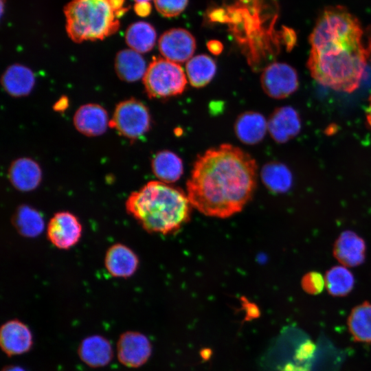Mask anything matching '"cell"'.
I'll use <instances>...</instances> for the list:
<instances>
[{"instance_id":"15","label":"cell","mask_w":371,"mask_h":371,"mask_svg":"<svg viewBox=\"0 0 371 371\" xmlns=\"http://www.w3.org/2000/svg\"><path fill=\"white\" fill-rule=\"evenodd\" d=\"M271 137L278 143H284L295 137L301 130L298 113L291 106L277 108L267 122Z\"/></svg>"},{"instance_id":"6","label":"cell","mask_w":371,"mask_h":371,"mask_svg":"<svg viewBox=\"0 0 371 371\" xmlns=\"http://www.w3.org/2000/svg\"><path fill=\"white\" fill-rule=\"evenodd\" d=\"M150 125L151 117L147 106L135 98L117 104L109 123V126L121 135L133 140L144 135Z\"/></svg>"},{"instance_id":"9","label":"cell","mask_w":371,"mask_h":371,"mask_svg":"<svg viewBox=\"0 0 371 371\" xmlns=\"http://www.w3.org/2000/svg\"><path fill=\"white\" fill-rule=\"evenodd\" d=\"M158 46L164 58L182 63L192 58L196 49V40L189 31L172 28L161 35Z\"/></svg>"},{"instance_id":"8","label":"cell","mask_w":371,"mask_h":371,"mask_svg":"<svg viewBox=\"0 0 371 371\" xmlns=\"http://www.w3.org/2000/svg\"><path fill=\"white\" fill-rule=\"evenodd\" d=\"M82 226L78 218L69 211L56 212L49 219L46 234L49 241L59 249H69L80 240Z\"/></svg>"},{"instance_id":"22","label":"cell","mask_w":371,"mask_h":371,"mask_svg":"<svg viewBox=\"0 0 371 371\" xmlns=\"http://www.w3.org/2000/svg\"><path fill=\"white\" fill-rule=\"evenodd\" d=\"M347 325L354 341L371 343V303L366 301L354 307L348 315Z\"/></svg>"},{"instance_id":"24","label":"cell","mask_w":371,"mask_h":371,"mask_svg":"<svg viewBox=\"0 0 371 371\" xmlns=\"http://www.w3.org/2000/svg\"><path fill=\"white\" fill-rule=\"evenodd\" d=\"M44 223L41 213L27 205L19 207L12 218V223L17 232L27 238H35L42 234Z\"/></svg>"},{"instance_id":"37","label":"cell","mask_w":371,"mask_h":371,"mask_svg":"<svg viewBox=\"0 0 371 371\" xmlns=\"http://www.w3.org/2000/svg\"><path fill=\"white\" fill-rule=\"evenodd\" d=\"M366 117L370 127L371 128V95L369 98V104L366 111Z\"/></svg>"},{"instance_id":"39","label":"cell","mask_w":371,"mask_h":371,"mask_svg":"<svg viewBox=\"0 0 371 371\" xmlns=\"http://www.w3.org/2000/svg\"><path fill=\"white\" fill-rule=\"evenodd\" d=\"M368 39H369V47L367 49L368 51V58L370 57L371 58V29L369 30V35L368 34Z\"/></svg>"},{"instance_id":"25","label":"cell","mask_w":371,"mask_h":371,"mask_svg":"<svg viewBox=\"0 0 371 371\" xmlns=\"http://www.w3.org/2000/svg\"><path fill=\"white\" fill-rule=\"evenodd\" d=\"M156 38L155 28L144 21L131 25L125 34L126 43L130 49L140 54L150 52L155 44Z\"/></svg>"},{"instance_id":"23","label":"cell","mask_w":371,"mask_h":371,"mask_svg":"<svg viewBox=\"0 0 371 371\" xmlns=\"http://www.w3.org/2000/svg\"><path fill=\"white\" fill-rule=\"evenodd\" d=\"M186 71L190 85L201 88L206 86L214 78L216 64L208 55L199 54L187 61Z\"/></svg>"},{"instance_id":"38","label":"cell","mask_w":371,"mask_h":371,"mask_svg":"<svg viewBox=\"0 0 371 371\" xmlns=\"http://www.w3.org/2000/svg\"><path fill=\"white\" fill-rule=\"evenodd\" d=\"M2 371H25V370L18 366H9L5 367Z\"/></svg>"},{"instance_id":"1","label":"cell","mask_w":371,"mask_h":371,"mask_svg":"<svg viewBox=\"0 0 371 371\" xmlns=\"http://www.w3.org/2000/svg\"><path fill=\"white\" fill-rule=\"evenodd\" d=\"M257 169L255 159L238 147L223 144L210 148L193 164L186 183L188 198L207 216L231 217L251 199Z\"/></svg>"},{"instance_id":"13","label":"cell","mask_w":371,"mask_h":371,"mask_svg":"<svg viewBox=\"0 0 371 371\" xmlns=\"http://www.w3.org/2000/svg\"><path fill=\"white\" fill-rule=\"evenodd\" d=\"M73 122L80 133L94 137L102 135L109 126L110 120L105 109L98 104L89 103L76 111Z\"/></svg>"},{"instance_id":"28","label":"cell","mask_w":371,"mask_h":371,"mask_svg":"<svg viewBox=\"0 0 371 371\" xmlns=\"http://www.w3.org/2000/svg\"><path fill=\"white\" fill-rule=\"evenodd\" d=\"M157 11L167 18L179 15L186 8L188 0H154Z\"/></svg>"},{"instance_id":"14","label":"cell","mask_w":371,"mask_h":371,"mask_svg":"<svg viewBox=\"0 0 371 371\" xmlns=\"http://www.w3.org/2000/svg\"><path fill=\"white\" fill-rule=\"evenodd\" d=\"M11 185L17 190L28 192L36 190L42 180L40 165L30 157H19L12 162L8 173Z\"/></svg>"},{"instance_id":"20","label":"cell","mask_w":371,"mask_h":371,"mask_svg":"<svg viewBox=\"0 0 371 371\" xmlns=\"http://www.w3.org/2000/svg\"><path fill=\"white\" fill-rule=\"evenodd\" d=\"M146 69V61L141 54L131 49H123L115 56V70L122 80L131 82L143 78Z\"/></svg>"},{"instance_id":"11","label":"cell","mask_w":371,"mask_h":371,"mask_svg":"<svg viewBox=\"0 0 371 371\" xmlns=\"http://www.w3.org/2000/svg\"><path fill=\"white\" fill-rule=\"evenodd\" d=\"M32 335L28 326L19 319L4 323L0 330V345L8 356L27 352L32 346Z\"/></svg>"},{"instance_id":"17","label":"cell","mask_w":371,"mask_h":371,"mask_svg":"<svg viewBox=\"0 0 371 371\" xmlns=\"http://www.w3.org/2000/svg\"><path fill=\"white\" fill-rule=\"evenodd\" d=\"M268 130L267 121L260 113L246 111L240 114L234 123V131L238 139L248 145L261 142Z\"/></svg>"},{"instance_id":"4","label":"cell","mask_w":371,"mask_h":371,"mask_svg":"<svg viewBox=\"0 0 371 371\" xmlns=\"http://www.w3.org/2000/svg\"><path fill=\"white\" fill-rule=\"evenodd\" d=\"M66 29L72 41L102 40L120 23L109 0H72L65 8Z\"/></svg>"},{"instance_id":"2","label":"cell","mask_w":371,"mask_h":371,"mask_svg":"<svg viewBox=\"0 0 371 371\" xmlns=\"http://www.w3.org/2000/svg\"><path fill=\"white\" fill-rule=\"evenodd\" d=\"M362 36L359 20L346 8H325L309 36L308 67L313 78L336 91L357 89L368 58Z\"/></svg>"},{"instance_id":"33","label":"cell","mask_w":371,"mask_h":371,"mask_svg":"<svg viewBox=\"0 0 371 371\" xmlns=\"http://www.w3.org/2000/svg\"><path fill=\"white\" fill-rule=\"evenodd\" d=\"M109 1L113 10L115 11L117 17L120 16L126 11V9L122 7L124 0Z\"/></svg>"},{"instance_id":"5","label":"cell","mask_w":371,"mask_h":371,"mask_svg":"<svg viewBox=\"0 0 371 371\" xmlns=\"http://www.w3.org/2000/svg\"><path fill=\"white\" fill-rule=\"evenodd\" d=\"M146 93L150 98L165 99L181 95L187 78L181 66L164 58H154L143 77Z\"/></svg>"},{"instance_id":"21","label":"cell","mask_w":371,"mask_h":371,"mask_svg":"<svg viewBox=\"0 0 371 371\" xmlns=\"http://www.w3.org/2000/svg\"><path fill=\"white\" fill-rule=\"evenodd\" d=\"M151 168L159 181L166 183L177 181L183 173L182 159L175 153L166 150L155 155Z\"/></svg>"},{"instance_id":"35","label":"cell","mask_w":371,"mask_h":371,"mask_svg":"<svg viewBox=\"0 0 371 371\" xmlns=\"http://www.w3.org/2000/svg\"><path fill=\"white\" fill-rule=\"evenodd\" d=\"M313 349V346L312 343H306L302 346V348L300 349L298 352V356L301 358L308 357L311 355Z\"/></svg>"},{"instance_id":"30","label":"cell","mask_w":371,"mask_h":371,"mask_svg":"<svg viewBox=\"0 0 371 371\" xmlns=\"http://www.w3.org/2000/svg\"><path fill=\"white\" fill-rule=\"evenodd\" d=\"M280 36L288 49H291L295 44L296 34L291 28L283 27Z\"/></svg>"},{"instance_id":"18","label":"cell","mask_w":371,"mask_h":371,"mask_svg":"<svg viewBox=\"0 0 371 371\" xmlns=\"http://www.w3.org/2000/svg\"><path fill=\"white\" fill-rule=\"evenodd\" d=\"M78 353L85 363L93 368L106 366L113 355L109 341L100 335L85 338L78 347Z\"/></svg>"},{"instance_id":"29","label":"cell","mask_w":371,"mask_h":371,"mask_svg":"<svg viewBox=\"0 0 371 371\" xmlns=\"http://www.w3.org/2000/svg\"><path fill=\"white\" fill-rule=\"evenodd\" d=\"M301 286L302 289L308 294H319L324 288V278L319 272H308L302 277Z\"/></svg>"},{"instance_id":"19","label":"cell","mask_w":371,"mask_h":371,"mask_svg":"<svg viewBox=\"0 0 371 371\" xmlns=\"http://www.w3.org/2000/svg\"><path fill=\"white\" fill-rule=\"evenodd\" d=\"M35 82L33 71L28 67L14 64L8 67L1 77V85L12 96L21 97L29 94Z\"/></svg>"},{"instance_id":"41","label":"cell","mask_w":371,"mask_h":371,"mask_svg":"<svg viewBox=\"0 0 371 371\" xmlns=\"http://www.w3.org/2000/svg\"><path fill=\"white\" fill-rule=\"evenodd\" d=\"M137 3L139 2H148L150 0H135Z\"/></svg>"},{"instance_id":"16","label":"cell","mask_w":371,"mask_h":371,"mask_svg":"<svg viewBox=\"0 0 371 371\" xmlns=\"http://www.w3.org/2000/svg\"><path fill=\"white\" fill-rule=\"evenodd\" d=\"M366 243L355 232H343L337 238L333 247V256L345 267H357L363 262L366 258Z\"/></svg>"},{"instance_id":"3","label":"cell","mask_w":371,"mask_h":371,"mask_svg":"<svg viewBox=\"0 0 371 371\" xmlns=\"http://www.w3.org/2000/svg\"><path fill=\"white\" fill-rule=\"evenodd\" d=\"M125 208L147 232L167 235L190 221L193 207L182 190L150 181L128 196Z\"/></svg>"},{"instance_id":"40","label":"cell","mask_w":371,"mask_h":371,"mask_svg":"<svg viewBox=\"0 0 371 371\" xmlns=\"http://www.w3.org/2000/svg\"><path fill=\"white\" fill-rule=\"evenodd\" d=\"M4 0H1V14L2 15L3 13V5H4Z\"/></svg>"},{"instance_id":"34","label":"cell","mask_w":371,"mask_h":371,"mask_svg":"<svg viewBox=\"0 0 371 371\" xmlns=\"http://www.w3.org/2000/svg\"><path fill=\"white\" fill-rule=\"evenodd\" d=\"M210 17L214 21L225 22L227 21L225 11L223 9L213 10L210 14Z\"/></svg>"},{"instance_id":"7","label":"cell","mask_w":371,"mask_h":371,"mask_svg":"<svg viewBox=\"0 0 371 371\" xmlns=\"http://www.w3.org/2000/svg\"><path fill=\"white\" fill-rule=\"evenodd\" d=\"M260 83L267 95L282 99L297 90L299 80L293 67L284 63L275 62L265 67L260 76Z\"/></svg>"},{"instance_id":"10","label":"cell","mask_w":371,"mask_h":371,"mask_svg":"<svg viewBox=\"0 0 371 371\" xmlns=\"http://www.w3.org/2000/svg\"><path fill=\"white\" fill-rule=\"evenodd\" d=\"M152 352L150 341L143 334L128 331L122 334L117 344V358L121 363L130 368L144 365Z\"/></svg>"},{"instance_id":"31","label":"cell","mask_w":371,"mask_h":371,"mask_svg":"<svg viewBox=\"0 0 371 371\" xmlns=\"http://www.w3.org/2000/svg\"><path fill=\"white\" fill-rule=\"evenodd\" d=\"M135 11L140 16H146L151 12V5L149 2L136 3L134 7Z\"/></svg>"},{"instance_id":"12","label":"cell","mask_w":371,"mask_h":371,"mask_svg":"<svg viewBox=\"0 0 371 371\" xmlns=\"http://www.w3.org/2000/svg\"><path fill=\"white\" fill-rule=\"evenodd\" d=\"M104 267L114 278H128L137 271L139 260L137 254L122 243H115L106 250Z\"/></svg>"},{"instance_id":"32","label":"cell","mask_w":371,"mask_h":371,"mask_svg":"<svg viewBox=\"0 0 371 371\" xmlns=\"http://www.w3.org/2000/svg\"><path fill=\"white\" fill-rule=\"evenodd\" d=\"M207 47L208 50L214 55L220 54L223 49L222 43L217 40L209 41L207 43Z\"/></svg>"},{"instance_id":"26","label":"cell","mask_w":371,"mask_h":371,"mask_svg":"<svg viewBox=\"0 0 371 371\" xmlns=\"http://www.w3.org/2000/svg\"><path fill=\"white\" fill-rule=\"evenodd\" d=\"M263 183L274 192L288 191L293 183L291 172L286 166L280 162H269L265 164L260 172Z\"/></svg>"},{"instance_id":"27","label":"cell","mask_w":371,"mask_h":371,"mask_svg":"<svg viewBox=\"0 0 371 371\" xmlns=\"http://www.w3.org/2000/svg\"><path fill=\"white\" fill-rule=\"evenodd\" d=\"M325 286L328 293L335 297L348 295L353 289L355 278L345 266H335L324 276Z\"/></svg>"},{"instance_id":"36","label":"cell","mask_w":371,"mask_h":371,"mask_svg":"<svg viewBox=\"0 0 371 371\" xmlns=\"http://www.w3.org/2000/svg\"><path fill=\"white\" fill-rule=\"evenodd\" d=\"M68 105L67 98L63 97L60 98L54 104V109L57 111H63L65 110Z\"/></svg>"}]
</instances>
